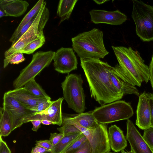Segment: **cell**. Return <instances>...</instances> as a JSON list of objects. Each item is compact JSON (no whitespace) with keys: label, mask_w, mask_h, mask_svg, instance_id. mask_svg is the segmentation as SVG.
Wrapping results in <instances>:
<instances>
[{"label":"cell","mask_w":153,"mask_h":153,"mask_svg":"<svg viewBox=\"0 0 153 153\" xmlns=\"http://www.w3.org/2000/svg\"><path fill=\"white\" fill-rule=\"evenodd\" d=\"M149 80L151 86L153 90V52L151 62L149 66Z\"/></svg>","instance_id":"38"},{"label":"cell","mask_w":153,"mask_h":153,"mask_svg":"<svg viewBox=\"0 0 153 153\" xmlns=\"http://www.w3.org/2000/svg\"><path fill=\"white\" fill-rule=\"evenodd\" d=\"M25 60L23 53H18L13 55L10 59L9 63L11 64H18Z\"/></svg>","instance_id":"31"},{"label":"cell","mask_w":153,"mask_h":153,"mask_svg":"<svg viewBox=\"0 0 153 153\" xmlns=\"http://www.w3.org/2000/svg\"><path fill=\"white\" fill-rule=\"evenodd\" d=\"M91 20L94 23H104L112 25H120L127 19L126 16L118 10L108 11L92 10L89 12Z\"/></svg>","instance_id":"15"},{"label":"cell","mask_w":153,"mask_h":153,"mask_svg":"<svg viewBox=\"0 0 153 153\" xmlns=\"http://www.w3.org/2000/svg\"><path fill=\"white\" fill-rule=\"evenodd\" d=\"M119 65L129 80L131 84L140 87L144 81L149 80V67L139 53L131 48L112 46Z\"/></svg>","instance_id":"2"},{"label":"cell","mask_w":153,"mask_h":153,"mask_svg":"<svg viewBox=\"0 0 153 153\" xmlns=\"http://www.w3.org/2000/svg\"><path fill=\"white\" fill-rule=\"evenodd\" d=\"M121 153H134L131 150L130 151L126 152L124 150V149L121 151Z\"/></svg>","instance_id":"43"},{"label":"cell","mask_w":153,"mask_h":153,"mask_svg":"<svg viewBox=\"0 0 153 153\" xmlns=\"http://www.w3.org/2000/svg\"><path fill=\"white\" fill-rule=\"evenodd\" d=\"M57 128V130L65 135H70L81 132L80 130L74 125L66 124Z\"/></svg>","instance_id":"27"},{"label":"cell","mask_w":153,"mask_h":153,"mask_svg":"<svg viewBox=\"0 0 153 153\" xmlns=\"http://www.w3.org/2000/svg\"><path fill=\"white\" fill-rule=\"evenodd\" d=\"M74 125L78 128L87 138L91 148V153H107L110 152V147L107 126L99 123L93 129L84 128L74 123Z\"/></svg>","instance_id":"9"},{"label":"cell","mask_w":153,"mask_h":153,"mask_svg":"<svg viewBox=\"0 0 153 153\" xmlns=\"http://www.w3.org/2000/svg\"><path fill=\"white\" fill-rule=\"evenodd\" d=\"M132 1L131 17L137 35L144 42L153 41V7L140 0Z\"/></svg>","instance_id":"5"},{"label":"cell","mask_w":153,"mask_h":153,"mask_svg":"<svg viewBox=\"0 0 153 153\" xmlns=\"http://www.w3.org/2000/svg\"><path fill=\"white\" fill-rule=\"evenodd\" d=\"M77 1V0H60L59 1L57 15L60 19V23L69 19Z\"/></svg>","instance_id":"21"},{"label":"cell","mask_w":153,"mask_h":153,"mask_svg":"<svg viewBox=\"0 0 153 153\" xmlns=\"http://www.w3.org/2000/svg\"><path fill=\"white\" fill-rule=\"evenodd\" d=\"M94 1L96 4H102L104 3L105 2L108 1V0H94Z\"/></svg>","instance_id":"41"},{"label":"cell","mask_w":153,"mask_h":153,"mask_svg":"<svg viewBox=\"0 0 153 153\" xmlns=\"http://www.w3.org/2000/svg\"><path fill=\"white\" fill-rule=\"evenodd\" d=\"M24 87L35 96L51 100V98L44 90L35 80L33 79L26 83Z\"/></svg>","instance_id":"25"},{"label":"cell","mask_w":153,"mask_h":153,"mask_svg":"<svg viewBox=\"0 0 153 153\" xmlns=\"http://www.w3.org/2000/svg\"><path fill=\"white\" fill-rule=\"evenodd\" d=\"M146 95L149 99L151 115V127H153V94L148 92L146 93Z\"/></svg>","instance_id":"35"},{"label":"cell","mask_w":153,"mask_h":153,"mask_svg":"<svg viewBox=\"0 0 153 153\" xmlns=\"http://www.w3.org/2000/svg\"><path fill=\"white\" fill-rule=\"evenodd\" d=\"M44 1L34 22L22 37L4 53L3 67L9 64L10 59L15 54L22 50L28 44L44 35L43 30L49 19L50 13Z\"/></svg>","instance_id":"4"},{"label":"cell","mask_w":153,"mask_h":153,"mask_svg":"<svg viewBox=\"0 0 153 153\" xmlns=\"http://www.w3.org/2000/svg\"><path fill=\"white\" fill-rule=\"evenodd\" d=\"M7 92L22 105L33 111L39 103L48 100L35 96L24 87L15 88Z\"/></svg>","instance_id":"17"},{"label":"cell","mask_w":153,"mask_h":153,"mask_svg":"<svg viewBox=\"0 0 153 153\" xmlns=\"http://www.w3.org/2000/svg\"><path fill=\"white\" fill-rule=\"evenodd\" d=\"M3 107L9 113L12 123V130L21 126L25 120L36 113L25 107L7 92L3 97Z\"/></svg>","instance_id":"10"},{"label":"cell","mask_w":153,"mask_h":153,"mask_svg":"<svg viewBox=\"0 0 153 153\" xmlns=\"http://www.w3.org/2000/svg\"><path fill=\"white\" fill-rule=\"evenodd\" d=\"M45 153H53V152L52 151H50V152H46Z\"/></svg>","instance_id":"44"},{"label":"cell","mask_w":153,"mask_h":153,"mask_svg":"<svg viewBox=\"0 0 153 153\" xmlns=\"http://www.w3.org/2000/svg\"><path fill=\"white\" fill-rule=\"evenodd\" d=\"M30 122L33 126L32 130L34 131H37L41 127L42 121L40 120H32Z\"/></svg>","instance_id":"39"},{"label":"cell","mask_w":153,"mask_h":153,"mask_svg":"<svg viewBox=\"0 0 153 153\" xmlns=\"http://www.w3.org/2000/svg\"><path fill=\"white\" fill-rule=\"evenodd\" d=\"M83 82L80 74H71L61 83L63 98L68 107L78 114L83 113L86 109Z\"/></svg>","instance_id":"6"},{"label":"cell","mask_w":153,"mask_h":153,"mask_svg":"<svg viewBox=\"0 0 153 153\" xmlns=\"http://www.w3.org/2000/svg\"><path fill=\"white\" fill-rule=\"evenodd\" d=\"M64 136V135L61 133H51L49 140L53 146L57 144Z\"/></svg>","instance_id":"33"},{"label":"cell","mask_w":153,"mask_h":153,"mask_svg":"<svg viewBox=\"0 0 153 153\" xmlns=\"http://www.w3.org/2000/svg\"><path fill=\"white\" fill-rule=\"evenodd\" d=\"M92 111L78 114H62V120L73 122L88 129H93L98 125L99 123L92 114Z\"/></svg>","instance_id":"20"},{"label":"cell","mask_w":153,"mask_h":153,"mask_svg":"<svg viewBox=\"0 0 153 153\" xmlns=\"http://www.w3.org/2000/svg\"><path fill=\"white\" fill-rule=\"evenodd\" d=\"M63 153H91V148L88 140L78 149Z\"/></svg>","instance_id":"30"},{"label":"cell","mask_w":153,"mask_h":153,"mask_svg":"<svg viewBox=\"0 0 153 153\" xmlns=\"http://www.w3.org/2000/svg\"><path fill=\"white\" fill-rule=\"evenodd\" d=\"M107 153H116L109 152Z\"/></svg>","instance_id":"45"},{"label":"cell","mask_w":153,"mask_h":153,"mask_svg":"<svg viewBox=\"0 0 153 153\" xmlns=\"http://www.w3.org/2000/svg\"><path fill=\"white\" fill-rule=\"evenodd\" d=\"M0 135L7 136L13 131L12 123L9 113L3 107L0 108Z\"/></svg>","instance_id":"22"},{"label":"cell","mask_w":153,"mask_h":153,"mask_svg":"<svg viewBox=\"0 0 153 153\" xmlns=\"http://www.w3.org/2000/svg\"><path fill=\"white\" fill-rule=\"evenodd\" d=\"M7 16L6 14L3 11L0 10V17Z\"/></svg>","instance_id":"42"},{"label":"cell","mask_w":153,"mask_h":153,"mask_svg":"<svg viewBox=\"0 0 153 153\" xmlns=\"http://www.w3.org/2000/svg\"><path fill=\"white\" fill-rule=\"evenodd\" d=\"M82 133L65 135L57 144L53 146L51 151L53 153H62Z\"/></svg>","instance_id":"24"},{"label":"cell","mask_w":153,"mask_h":153,"mask_svg":"<svg viewBox=\"0 0 153 153\" xmlns=\"http://www.w3.org/2000/svg\"><path fill=\"white\" fill-rule=\"evenodd\" d=\"M126 140L129 142L131 150L134 153H153L150 148L137 129L129 119L126 122Z\"/></svg>","instance_id":"14"},{"label":"cell","mask_w":153,"mask_h":153,"mask_svg":"<svg viewBox=\"0 0 153 153\" xmlns=\"http://www.w3.org/2000/svg\"><path fill=\"white\" fill-rule=\"evenodd\" d=\"M108 134L110 147L114 152H120L127 146V140L123 131L116 125L109 128Z\"/></svg>","instance_id":"19"},{"label":"cell","mask_w":153,"mask_h":153,"mask_svg":"<svg viewBox=\"0 0 153 153\" xmlns=\"http://www.w3.org/2000/svg\"><path fill=\"white\" fill-rule=\"evenodd\" d=\"M51 151L39 146H36L33 148L31 151V153H45Z\"/></svg>","instance_id":"37"},{"label":"cell","mask_w":153,"mask_h":153,"mask_svg":"<svg viewBox=\"0 0 153 153\" xmlns=\"http://www.w3.org/2000/svg\"><path fill=\"white\" fill-rule=\"evenodd\" d=\"M52 101L46 100L39 103L34 109L36 113L42 112L47 109L51 105Z\"/></svg>","instance_id":"32"},{"label":"cell","mask_w":153,"mask_h":153,"mask_svg":"<svg viewBox=\"0 0 153 153\" xmlns=\"http://www.w3.org/2000/svg\"><path fill=\"white\" fill-rule=\"evenodd\" d=\"M71 41L73 49L80 58L100 59L109 53L104 45L103 32L98 29L80 33Z\"/></svg>","instance_id":"3"},{"label":"cell","mask_w":153,"mask_h":153,"mask_svg":"<svg viewBox=\"0 0 153 153\" xmlns=\"http://www.w3.org/2000/svg\"><path fill=\"white\" fill-rule=\"evenodd\" d=\"M92 114L99 123L106 124L128 120L134 114L129 103L117 100L95 108Z\"/></svg>","instance_id":"7"},{"label":"cell","mask_w":153,"mask_h":153,"mask_svg":"<svg viewBox=\"0 0 153 153\" xmlns=\"http://www.w3.org/2000/svg\"><path fill=\"white\" fill-rule=\"evenodd\" d=\"M0 153H11V151L6 143L3 140L0 135Z\"/></svg>","instance_id":"36"},{"label":"cell","mask_w":153,"mask_h":153,"mask_svg":"<svg viewBox=\"0 0 153 153\" xmlns=\"http://www.w3.org/2000/svg\"><path fill=\"white\" fill-rule=\"evenodd\" d=\"M63 97L52 101L50 106L45 111L38 113H35L26 119L24 123L34 120H47L52 122L53 125L61 126L62 124V105Z\"/></svg>","instance_id":"13"},{"label":"cell","mask_w":153,"mask_h":153,"mask_svg":"<svg viewBox=\"0 0 153 153\" xmlns=\"http://www.w3.org/2000/svg\"><path fill=\"white\" fill-rule=\"evenodd\" d=\"M88 139L87 137L82 133L62 153L78 149Z\"/></svg>","instance_id":"28"},{"label":"cell","mask_w":153,"mask_h":153,"mask_svg":"<svg viewBox=\"0 0 153 153\" xmlns=\"http://www.w3.org/2000/svg\"><path fill=\"white\" fill-rule=\"evenodd\" d=\"M41 121L42 123L44 125H50L51 124H53L52 122L47 120H44Z\"/></svg>","instance_id":"40"},{"label":"cell","mask_w":153,"mask_h":153,"mask_svg":"<svg viewBox=\"0 0 153 153\" xmlns=\"http://www.w3.org/2000/svg\"><path fill=\"white\" fill-rule=\"evenodd\" d=\"M143 137L150 148L153 151V127L144 130Z\"/></svg>","instance_id":"29"},{"label":"cell","mask_w":153,"mask_h":153,"mask_svg":"<svg viewBox=\"0 0 153 153\" xmlns=\"http://www.w3.org/2000/svg\"><path fill=\"white\" fill-rule=\"evenodd\" d=\"M109 75L114 86L124 96L132 94L140 95L138 90L130 84L128 79L119 64H117L114 67L110 66Z\"/></svg>","instance_id":"12"},{"label":"cell","mask_w":153,"mask_h":153,"mask_svg":"<svg viewBox=\"0 0 153 153\" xmlns=\"http://www.w3.org/2000/svg\"><path fill=\"white\" fill-rule=\"evenodd\" d=\"M91 98L101 105L119 100L124 95L115 88L109 75L110 65L99 59L80 58Z\"/></svg>","instance_id":"1"},{"label":"cell","mask_w":153,"mask_h":153,"mask_svg":"<svg viewBox=\"0 0 153 153\" xmlns=\"http://www.w3.org/2000/svg\"><path fill=\"white\" fill-rule=\"evenodd\" d=\"M55 52L52 51H39L33 55L31 62L21 71L18 76L14 81L13 87H23L28 82L39 75L48 66L53 60Z\"/></svg>","instance_id":"8"},{"label":"cell","mask_w":153,"mask_h":153,"mask_svg":"<svg viewBox=\"0 0 153 153\" xmlns=\"http://www.w3.org/2000/svg\"><path fill=\"white\" fill-rule=\"evenodd\" d=\"M29 5L26 1L21 0H0V10L7 16L19 17L26 11Z\"/></svg>","instance_id":"18"},{"label":"cell","mask_w":153,"mask_h":153,"mask_svg":"<svg viewBox=\"0 0 153 153\" xmlns=\"http://www.w3.org/2000/svg\"><path fill=\"white\" fill-rule=\"evenodd\" d=\"M71 48L62 47L55 52L53 60L55 70L62 74H68L77 68V58Z\"/></svg>","instance_id":"11"},{"label":"cell","mask_w":153,"mask_h":153,"mask_svg":"<svg viewBox=\"0 0 153 153\" xmlns=\"http://www.w3.org/2000/svg\"><path fill=\"white\" fill-rule=\"evenodd\" d=\"M136 115L135 124L140 129L144 130L151 127L150 105L146 93L145 91L139 95Z\"/></svg>","instance_id":"16"},{"label":"cell","mask_w":153,"mask_h":153,"mask_svg":"<svg viewBox=\"0 0 153 153\" xmlns=\"http://www.w3.org/2000/svg\"><path fill=\"white\" fill-rule=\"evenodd\" d=\"M44 1L43 0H39L25 16L11 36L9 40L10 42L12 43L14 42L16 36L22 28L38 12L42 6Z\"/></svg>","instance_id":"23"},{"label":"cell","mask_w":153,"mask_h":153,"mask_svg":"<svg viewBox=\"0 0 153 153\" xmlns=\"http://www.w3.org/2000/svg\"><path fill=\"white\" fill-rule=\"evenodd\" d=\"M36 146H39L51 151L53 146L48 140L36 141Z\"/></svg>","instance_id":"34"},{"label":"cell","mask_w":153,"mask_h":153,"mask_svg":"<svg viewBox=\"0 0 153 153\" xmlns=\"http://www.w3.org/2000/svg\"><path fill=\"white\" fill-rule=\"evenodd\" d=\"M45 39L44 35L31 42L19 52L30 54L41 47L45 43ZM18 52V53H19Z\"/></svg>","instance_id":"26"}]
</instances>
